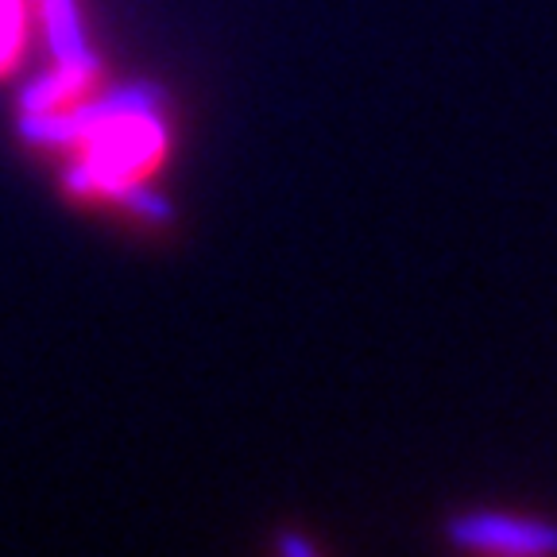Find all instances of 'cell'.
Returning a JSON list of instances; mask_svg holds the SVG:
<instances>
[{"mask_svg":"<svg viewBox=\"0 0 557 557\" xmlns=\"http://www.w3.org/2000/svg\"><path fill=\"white\" fill-rule=\"evenodd\" d=\"M453 539L487 554H554L557 531L546 522L511 519V515H469L453 522Z\"/></svg>","mask_w":557,"mask_h":557,"instance_id":"cell-1","label":"cell"},{"mask_svg":"<svg viewBox=\"0 0 557 557\" xmlns=\"http://www.w3.org/2000/svg\"><path fill=\"white\" fill-rule=\"evenodd\" d=\"M47 24H51L54 51H59L62 66H78V62H94L78 35V20H74V4L70 0H47Z\"/></svg>","mask_w":557,"mask_h":557,"instance_id":"cell-2","label":"cell"},{"mask_svg":"<svg viewBox=\"0 0 557 557\" xmlns=\"http://www.w3.org/2000/svg\"><path fill=\"white\" fill-rule=\"evenodd\" d=\"M94 74V62H78V66H62L54 78L39 82L35 89H27V109L32 113H47L51 104H59L62 97H70L74 89L86 86V78Z\"/></svg>","mask_w":557,"mask_h":557,"instance_id":"cell-3","label":"cell"},{"mask_svg":"<svg viewBox=\"0 0 557 557\" xmlns=\"http://www.w3.org/2000/svg\"><path fill=\"white\" fill-rule=\"evenodd\" d=\"M20 35V0H0V66L12 59Z\"/></svg>","mask_w":557,"mask_h":557,"instance_id":"cell-4","label":"cell"},{"mask_svg":"<svg viewBox=\"0 0 557 557\" xmlns=\"http://www.w3.org/2000/svg\"><path fill=\"white\" fill-rule=\"evenodd\" d=\"M278 549H283V554H310V546H306V542H295V539H283L278 542Z\"/></svg>","mask_w":557,"mask_h":557,"instance_id":"cell-5","label":"cell"}]
</instances>
